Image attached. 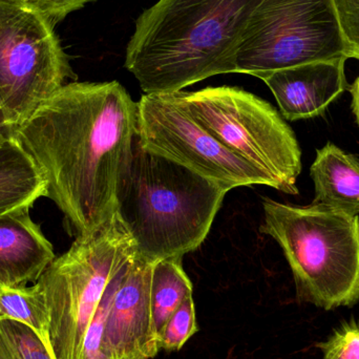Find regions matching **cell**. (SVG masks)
<instances>
[{"label":"cell","instance_id":"19","mask_svg":"<svg viewBox=\"0 0 359 359\" xmlns=\"http://www.w3.org/2000/svg\"><path fill=\"white\" fill-rule=\"evenodd\" d=\"M348 59L359 61V0H332Z\"/></svg>","mask_w":359,"mask_h":359},{"label":"cell","instance_id":"12","mask_svg":"<svg viewBox=\"0 0 359 359\" xmlns=\"http://www.w3.org/2000/svg\"><path fill=\"white\" fill-rule=\"evenodd\" d=\"M55 259L52 243L29 210L0 217V288L37 282Z\"/></svg>","mask_w":359,"mask_h":359},{"label":"cell","instance_id":"2","mask_svg":"<svg viewBox=\"0 0 359 359\" xmlns=\"http://www.w3.org/2000/svg\"><path fill=\"white\" fill-rule=\"evenodd\" d=\"M263 0H159L128 42L126 67L147 95L174 94L236 73L245 29Z\"/></svg>","mask_w":359,"mask_h":359},{"label":"cell","instance_id":"5","mask_svg":"<svg viewBox=\"0 0 359 359\" xmlns=\"http://www.w3.org/2000/svg\"><path fill=\"white\" fill-rule=\"evenodd\" d=\"M117 211L94 231L77 236L37 280L48 311V344L55 359H80L86 331L107 285L136 255Z\"/></svg>","mask_w":359,"mask_h":359},{"label":"cell","instance_id":"16","mask_svg":"<svg viewBox=\"0 0 359 359\" xmlns=\"http://www.w3.org/2000/svg\"><path fill=\"white\" fill-rule=\"evenodd\" d=\"M0 320L22 323L48 341V311L46 295L37 283L33 286L0 288Z\"/></svg>","mask_w":359,"mask_h":359},{"label":"cell","instance_id":"4","mask_svg":"<svg viewBox=\"0 0 359 359\" xmlns=\"http://www.w3.org/2000/svg\"><path fill=\"white\" fill-rule=\"evenodd\" d=\"M261 232L282 248L299 301L325 310L359 301V215L263 198Z\"/></svg>","mask_w":359,"mask_h":359},{"label":"cell","instance_id":"3","mask_svg":"<svg viewBox=\"0 0 359 359\" xmlns=\"http://www.w3.org/2000/svg\"><path fill=\"white\" fill-rule=\"evenodd\" d=\"M228 191L136 138L118 183L117 213L139 257L182 259L203 244Z\"/></svg>","mask_w":359,"mask_h":359},{"label":"cell","instance_id":"23","mask_svg":"<svg viewBox=\"0 0 359 359\" xmlns=\"http://www.w3.org/2000/svg\"><path fill=\"white\" fill-rule=\"evenodd\" d=\"M349 92L352 96V111H353L354 117H355V121L359 128V75L353 84L350 86Z\"/></svg>","mask_w":359,"mask_h":359},{"label":"cell","instance_id":"13","mask_svg":"<svg viewBox=\"0 0 359 359\" xmlns=\"http://www.w3.org/2000/svg\"><path fill=\"white\" fill-rule=\"evenodd\" d=\"M314 183L313 204L359 215V158L328 142L316 149L310 168Z\"/></svg>","mask_w":359,"mask_h":359},{"label":"cell","instance_id":"22","mask_svg":"<svg viewBox=\"0 0 359 359\" xmlns=\"http://www.w3.org/2000/svg\"><path fill=\"white\" fill-rule=\"evenodd\" d=\"M16 126L10 121L1 102H0V145L15 138Z\"/></svg>","mask_w":359,"mask_h":359},{"label":"cell","instance_id":"15","mask_svg":"<svg viewBox=\"0 0 359 359\" xmlns=\"http://www.w3.org/2000/svg\"><path fill=\"white\" fill-rule=\"evenodd\" d=\"M192 289L191 280L182 266V259H161L154 265L151 289V330L158 347L166 322L184 299L192 295Z\"/></svg>","mask_w":359,"mask_h":359},{"label":"cell","instance_id":"20","mask_svg":"<svg viewBox=\"0 0 359 359\" xmlns=\"http://www.w3.org/2000/svg\"><path fill=\"white\" fill-rule=\"evenodd\" d=\"M19 8L31 11L46 19L52 27L62 21L67 15L96 0H2Z\"/></svg>","mask_w":359,"mask_h":359},{"label":"cell","instance_id":"6","mask_svg":"<svg viewBox=\"0 0 359 359\" xmlns=\"http://www.w3.org/2000/svg\"><path fill=\"white\" fill-rule=\"evenodd\" d=\"M174 94L224 147L269 177L276 190L299 194L301 147L276 107L233 86Z\"/></svg>","mask_w":359,"mask_h":359},{"label":"cell","instance_id":"10","mask_svg":"<svg viewBox=\"0 0 359 359\" xmlns=\"http://www.w3.org/2000/svg\"><path fill=\"white\" fill-rule=\"evenodd\" d=\"M154 265L136 253L124 267L105 324L103 353L109 359H153L159 353L151 330Z\"/></svg>","mask_w":359,"mask_h":359},{"label":"cell","instance_id":"14","mask_svg":"<svg viewBox=\"0 0 359 359\" xmlns=\"http://www.w3.org/2000/svg\"><path fill=\"white\" fill-rule=\"evenodd\" d=\"M46 196V183L37 164L16 138L0 145V217L29 210Z\"/></svg>","mask_w":359,"mask_h":359},{"label":"cell","instance_id":"1","mask_svg":"<svg viewBox=\"0 0 359 359\" xmlns=\"http://www.w3.org/2000/svg\"><path fill=\"white\" fill-rule=\"evenodd\" d=\"M137 133L138 102L119 82H71L17 126L15 138L46 180V198L80 236L117 211Z\"/></svg>","mask_w":359,"mask_h":359},{"label":"cell","instance_id":"18","mask_svg":"<svg viewBox=\"0 0 359 359\" xmlns=\"http://www.w3.org/2000/svg\"><path fill=\"white\" fill-rule=\"evenodd\" d=\"M198 331L196 306L194 297L189 295L166 322L160 337V350L180 351Z\"/></svg>","mask_w":359,"mask_h":359},{"label":"cell","instance_id":"8","mask_svg":"<svg viewBox=\"0 0 359 359\" xmlns=\"http://www.w3.org/2000/svg\"><path fill=\"white\" fill-rule=\"evenodd\" d=\"M76 79L54 27L0 0V102L15 126Z\"/></svg>","mask_w":359,"mask_h":359},{"label":"cell","instance_id":"9","mask_svg":"<svg viewBox=\"0 0 359 359\" xmlns=\"http://www.w3.org/2000/svg\"><path fill=\"white\" fill-rule=\"evenodd\" d=\"M140 144L168 158L226 189L265 185L276 189L269 177L224 147L200 123L176 94H151L138 102Z\"/></svg>","mask_w":359,"mask_h":359},{"label":"cell","instance_id":"11","mask_svg":"<svg viewBox=\"0 0 359 359\" xmlns=\"http://www.w3.org/2000/svg\"><path fill=\"white\" fill-rule=\"evenodd\" d=\"M348 58L313 61L259 76L274 95L288 121L318 117L350 90L346 77Z\"/></svg>","mask_w":359,"mask_h":359},{"label":"cell","instance_id":"21","mask_svg":"<svg viewBox=\"0 0 359 359\" xmlns=\"http://www.w3.org/2000/svg\"><path fill=\"white\" fill-rule=\"evenodd\" d=\"M320 347L324 359H359L358 325H345Z\"/></svg>","mask_w":359,"mask_h":359},{"label":"cell","instance_id":"7","mask_svg":"<svg viewBox=\"0 0 359 359\" xmlns=\"http://www.w3.org/2000/svg\"><path fill=\"white\" fill-rule=\"evenodd\" d=\"M341 57L345 44L332 0H263L241 40L236 73L259 78Z\"/></svg>","mask_w":359,"mask_h":359},{"label":"cell","instance_id":"17","mask_svg":"<svg viewBox=\"0 0 359 359\" xmlns=\"http://www.w3.org/2000/svg\"><path fill=\"white\" fill-rule=\"evenodd\" d=\"M0 359H55L44 339L22 323L0 320Z\"/></svg>","mask_w":359,"mask_h":359}]
</instances>
